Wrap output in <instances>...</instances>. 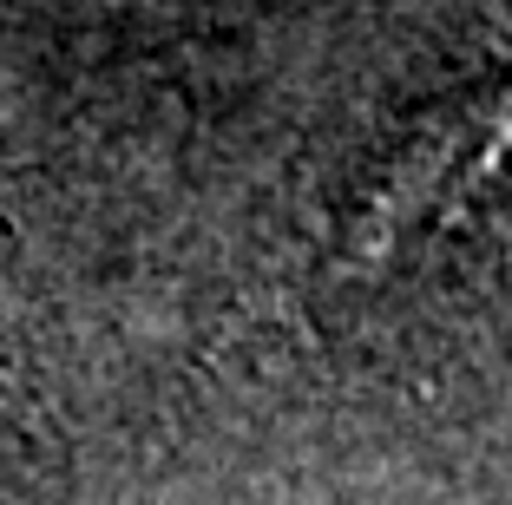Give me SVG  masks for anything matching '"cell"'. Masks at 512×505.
<instances>
[]
</instances>
